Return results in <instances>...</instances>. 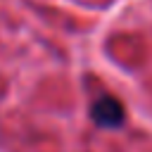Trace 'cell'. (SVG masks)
Here are the masks:
<instances>
[{
  "instance_id": "1",
  "label": "cell",
  "mask_w": 152,
  "mask_h": 152,
  "mask_svg": "<svg viewBox=\"0 0 152 152\" xmlns=\"http://www.w3.org/2000/svg\"><path fill=\"white\" fill-rule=\"evenodd\" d=\"M90 119L102 128H119L124 124V107L112 95H100L90 104Z\"/></svg>"
}]
</instances>
